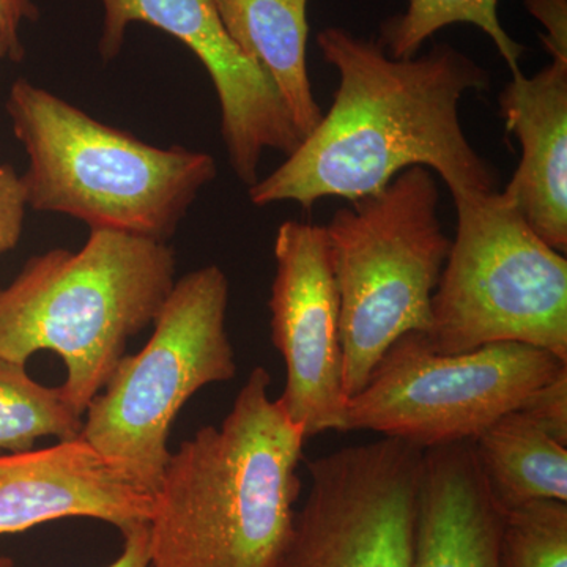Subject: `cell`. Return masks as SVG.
I'll return each instance as SVG.
<instances>
[{
    "instance_id": "6da1fadb",
    "label": "cell",
    "mask_w": 567,
    "mask_h": 567,
    "mask_svg": "<svg viewBox=\"0 0 567 567\" xmlns=\"http://www.w3.org/2000/svg\"><path fill=\"white\" fill-rule=\"evenodd\" d=\"M324 62L339 74L330 110L286 162L249 186L256 207L327 197L353 200L421 166L451 194L496 189V173L462 128L466 93L487 91L491 74L453 44L394 59L379 41L330 25L317 33Z\"/></svg>"
},
{
    "instance_id": "7a4b0ae2",
    "label": "cell",
    "mask_w": 567,
    "mask_h": 567,
    "mask_svg": "<svg viewBox=\"0 0 567 567\" xmlns=\"http://www.w3.org/2000/svg\"><path fill=\"white\" fill-rule=\"evenodd\" d=\"M257 365L221 425L171 454L153 492L151 567H274L292 529L308 436Z\"/></svg>"
},
{
    "instance_id": "3957f363",
    "label": "cell",
    "mask_w": 567,
    "mask_h": 567,
    "mask_svg": "<svg viewBox=\"0 0 567 567\" xmlns=\"http://www.w3.org/2000/svg\"><path fill=\"white\" fill-rule=\"evenodd\" d=\"M174 284L166 241L92 229L80 251L33 256L0 290V358L25 365L43 350L58 353L66 369L63 394L84 416Z\"/></svg>"
},
{
    "instance_id": "277c9868",
    "label": "cell",
    "mask_w": 567,
    "mask_h": 567,
    "mask_svg": "<svg viewBox=\"0 0 567 567\" xmlns=\"http://www.w3.org/2000/svg\"><path fill=\"white\" fill-rule=\"evenodd\" d=\"M6 107L29 158L21 175L28 207L91 230L167 244L218 174L208 153L155 147L24 78L11 85Z\"/></svg>"
},
{
    "instance_id": "5b68a950",
    "label": "cell",
    "mask_w": 567,
    "mask_h": 567,
    "mask_svg": "<svg viewBox=\"0 0 567 567\" xmlns=\"http://www.w3.org/2000/svg\"><path fill=\"white\" fill-rule=\"evenodd\" d=\"M434 174L415 166L339 208L327 230L339 295L347 398L360 393L401 336L425 333L451 249Z\"/></svg>"
},
{
    "instance_id": "8992f818",
    "label": "cell",
    "mask_w": 567,
    "mask_h": 567,
    "mask_svg": "<svg viewBox=\"0 0 567 567\" xmlns=\"http://www.w3.org/2000/svg\"><path fill=\"white\" fill-rule=\"evenodd\" d=\"M456 237L424 338L440 353L496 342L539 347L567 363V260L502 192L453 194Z\"/></svg>"
},
{
    "instance_id": "52a82bcc",
    "label": "cell",
    "mask_w": 567,
    "mask_h": 567,
    "mask_svg": "<svg viewBox=\"0 0 567 567\" xmlns=\"http://www.w3.org/2000/svg\"><path fill=\"white\" fill-rule=\"evenodd\" d=\"M227 306L229 279L218 265L175 281L147 344L123 354L85 410L82 439L152 495L183 406L200 388L237 375Z\"/></svg>"
},
{
    "instance_id": "ba28073f",
    "label": "cell",
    "mask_w": 567,
    "mask_h": 567,
    "mask_svg": "<svg viewBox=\"0 0 567 567\" xmlns=\"http://www.w3.org/2000/svg\"><path fill=\"white\" fill-rule=\"evenodd\" d=\"M565 368L554 353L520 342L440 353L412 331L347 401L346 432L371 431L421 450L473 442Z\"/></svg>"
},
{
    "instance_id": "9c48e42d",
    "label": "cell",
    "mask_w": 567,
    "mask_h": 567,
    "mask_svg": "<svg viewBox=\"0 0 567 567\" xmlns=\"http://www.w3.org/2000/svg\"><path fill=\"white\" fill-rule=\"evenodd\" d=\"M423 457L383 436L309 462V494L274 567H413Z\"/></svg>"
},
{
    "instance_id": "30bf717a",
    "label": "cell",
    "mask_w": 567,
    "mask_h": 567,
    "mask_svg": "<svg viewBox=\"0 0 567 567\" xmlns=\"http://www.w3.org/2000/svg\"><path fill=\"white\" fill-rule=\"evenodd\" d=\"M275 259L271 342L286 364V386L276 401L308 439L346 432L339 295L324 226L282 223Z\"/></svg>"
},
{
    "instance_id": "8fae6325",
    "label": "cell",
    "mask_w": 567,
    "mask_h": 567,
    "mask_svg": "<svg viewBox=\"0 0 567 567\" xmlns=\"http://www.w3.org/2000/svg\"><path fill=\"white\" fill-rule=\"evenodd\" d=\"M99 51L104 62L121 54L130 25L142 22L182 41L210 74L227 158L238 181H259L265 151L290 155L303 141L281 93L224 28L212 0H99Z\"/></svg>"
},
{
    "instance_id": "7c38bea8",
    "label": "cell",
    "mask_w": 567,
    "mask_h": 567,
    "mask_svg": "<svg viewBox=\"0 0 567 567\" xmlns=\"http://www.w3.org/2000/svg\"><path fill=\"white\" fill-rule=\"evenodd\" d=\"M153 495L82 436L0 454V536L62 518H96L121 532L148 524Z\"/></svg>"
},
{
    "instance_id": "4fadbf2b",
    "label": "cell",
    "mask_w": 567,
    "mask_h": 567,
    "mask_svg": "<svg viewBox=\"0 0 567 567\" xmlns=\"http://www.w3.org/2000/svg\"><path fill=\"white\" fill-rule=\"evenodd\" d=\"M506 130L522 158L503 196L558 252L567 251V61L513 74L499 95Z\"/></svg>"
},
{
    "instance_id": "5bb4252c",
    "label": "cell",
    "mask_w": 567,
    "mask_h": 567,
    "mask_svg": "<svg viewBox=\"0 0 567 567\" xmlns=\"http://www.w3.org/2000/svg\"><path fill=\"white\" fill-rule=\"evenodd\" d=\"M503 518L473 442L424 450L413 567H499Z\"/></svg>"
},
{
    "instance_id": "9a60e30c",
    "label": "cell",
    "mask_w": 567,
    "mask_h": 567,
    "mask_svg": "<svg viewBox=\"0 0 567 567\" xmlns=\"http://www.w3.org/2000/svg\"><path fill=\"white\" fill-rule=\"evenodd\" d=\"M224 28L281 93L301 137L319 125L308 71V0H212Z\"/></svg>"
},
{
    "instance_id": "2e32d148",
    "label": "cell",
    "mask_w": 567,
    "mask_h": 567,
    "mask_svg": "<svg viewBox=\"0 0 567 567\" xmlns=\"http://www.w3.org/2000/svg\"><path fill=\"white\" fill-rule=\"evenodd\" d=\"M488 491L503 511L567 503V446L514 410L473 440Z\"/></svg>"
},
{
    "instance_id": "e0dca14e",
    "label": "cell",
    "mask_w": 567,
    "mask_h": 567,
    "mask_svg": "<svg viewBox=\"0 0 567 567\" xmlns=\"http://www.w3.org/2000/svg\"><path fill=\"white\" fill-rule=\"evenodd\" d=\"M405 9L380 24L379 41L394 59L420 54L429 39L450 25H475L486 33L511 73L520 71L527 48L503 28L498 0H405Z\"/></svg>"
},
{
    "instance_id": "ac0fdd59",
    "label": "cell",
    "mask_w": 567,
    "mask_h": 567,
    "mask_svg": "<svg viewBox=\"0 0 567 567\" xmlns=\"http://www.w3.org/2000/svg\"><path fill=\"white\" fill-rule=\"evenodd\" d=\"M82 425L61 386L41 385L25 365L0 358V454L33 450L43 436L78 439Z\"/></svg>"
},
{
    "instance_id": "d6986e66",
    "label": "cell",
    "mask_w": 567,
    "mask_h": 567,
    "mask_svg": "<svg viewBox=\"0 0 567 567\" xmlns=\"http://www.w3.org/2000/svg\"><path fill=\"white\" fill-rule=\"evenodd\" d=\"M499 567H567V503L546 499L505 511Z\"/></svg>"
},
{
    "instance_id": "ffe728a7",
    "label": "cell",
    "mask_w": 567,
    "mask_h": 567,
    "mask_svg": "<svg viewBox=\"0 0 567 567\" xmlns=\"http://www.w3.org/2000/svg\"><path fill=\"white\" fill-rule=\"evenodd\" d=\"M517 410L551 439L567 446V368L533 391Z\"/></svg>"
},
{
    "instance_id": "44dd1931",
    "label": "cell",
    "mask_w": 567,
    "mask_h": 567,
    "mask_svg": "<svg viewBox=\"0 0 567 567\" xmlns=\"http://www.w3.org/2000/svg\"><path fill=\"white\" fill-rule=\"evenodd\" d=\"M28 197L24 183L10 164H0V254L20 244Z\"/></svg>"
},
{
    "instance_id": "7402d4cb",
    "label": "cell",
    "mask_w": 567,
    "mask_h": 567,
    "mask_svg": "<svg viewBox=\"0 0 567 567\" xmlns=\"http://www.w3.org/2000/svg\"><path fill=\"white\" fill-rule=\"evenodd\" d=\"M39 17L35 0H0V63L21 62L24 59L22 24L37 21Z\"/></svg>"
},
{
    "instance_id": "603a6c76",
    "label": "cell",
    "mask_w": 567,
    "mask_h": 567,
    "mask_svg": "<svg viewBox=\"0 0 567 567\" xmlns=\"http://www.w3.org/2000/svg\"><path fill=\"white\" fill-rule=\"evenodd\" d=\"M528 13L540 22V41L554 61H567V0H525Z\"/></svg>"
},
{
    "instance_id": "cb8c5ba5",
    "label": "cell",
    "mask_w": 567,
    "mask_h": 567,
    "mask_svg": "<svg viewBox=\"0 0 567 567\" xmlns=\"http://www.w3.org/2000/svg\"><path fill=\"white\" fill-rule=\"evenodd\" d=\"M123 550L121 557L106 567H151L148 550V524L136 525L122 533ZM0 567H13L10 558L0 557Z\"/></svg>"
}]
</instances>
